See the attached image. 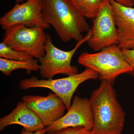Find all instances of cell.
Returning a JSON list of instances; mask_svg holds the SVG:
<instances>
[{
  "mask_svg": "<svg viewBox=\"0 0 134 134\" xmlns=\"http://www.w3.org/2000/svg\"><path fill=\"white\" fill-rule=\"evenodd\" d=\"M93 116L91 134H121L126 113L117 99L113 84L103 80L90 99Z\"/></svg>",
  "mask_w": 134,
  "mask_h": 134,
  "instance_id": "1",
  "label": "cell"
},
{
  "mask_svg": "<svg viewBox=\"0 0 134 134\" xmlns=\"http://www.w3.org/2000/svg\"><path fill=\"white\" fill-rule=\"evenodd\" d=\"M44 19L63 42H77L90 30L88 23L71 0H42Z\"/></svg>",
  "mask_w": 134,
  "mask_h": 134,
  "instance_id": "2",
  "label": "cell"
},
{
  "mask_svg": "<svg viewBox=\"0 0 134 134\" xmlns=\"http://www.w3.org/2000/svg\"><path fill=\"white\" fill-rule=\"evenodd\" d=\"M78 62L97 72L100 81L105 80L113 84L117 77L129 74L132 70L122 49L117 45L110 46L95 53H82L78 58Z\"/></svg>",
  "mask_w": 134,
  "mask_h": 134,
  "instance_id": "3",
  "label": "cell"
},
{
  "mask_svg": "<svg viewBox=\"0 0 134 134\" xmlns=\"http://www.w3.org/2000/svg\"><path fill=\"white\" fill-rule=\"evenodd\" d=\"M91 29L81 41L77 43L74 48L69 51L59 49L53 44L50 35L47 34L45 42V54L39 59L40 63L39 74L46 79H53L56 75H72L79 73L78 68L72 66L71 60L77 50L91 37Z\"/></svg>",
  "mask_w": 134,
  "mask_h": 134,
  "instance_id": "4",
  "label": "cell"
},
{
  "mask_svg": "<svg viewBox=\"0 0 134 134\" xmlns=\"http://www.w3.org/2000/svg\"><path fill=\"white\" fill-rule=\"evenodd\" d=\"M98 78L97 72L91 69L86 68L81 73L60 79L40 80L33 76L22 79L19 82V86L24 90L37 88L49 89L62 100L68 110L72 104V97L77 87L86 81Z\"/></svg>",
  "mask_w": 134,
  "mask_h": 134,
  "instance_id": "5",
  "label": "cell"
},
{
  "mask_svg": "<svg viewBox=\"0 0 134 134\" xmlns=\"http://www.w3.org/2000/svg\"><path fill=\"white\" fill-rule=\"evenodd\" d=\"M46 38L44 29L17 25L5 30L2 42L15 50L39 59L45 54Z\"/></svg>",
  "mask_w": 134,
  "mask_h": 134,
  "instance_id": "6",
  "label": "cell"
},
{
  "mask_svg": "<svg viewBox=\"0 0 134 134\" xmlns=\"http://www.w3.org/2000/svg\"><path fill=\"white\" fill-rule=\"evenodd\" d=\"M91 29V37L86 42L94 52L118 44V32L109 0L105 1L97 16L93 19Z\"/></svg>",
  "mask_w": 134,
  "mask_h": 134,
  "instance_id": "7",
  "label": "cell"
},
{
  "mask_svg": "<svg viewBox=\"0 0 134 134\" xmlns=\"http://www.w3.org/2000/svg\"><path fill=\"white\" fill-rule=\"evenodd\" d=\"M43 8L42 0H28L21 4H16L1 18L0 25L5 31L17 25L44 30L49 29L50 25L43 18Z\"/></svg>",
  "mask_w": 134,
  "mask_h": 134,
  "instance_id": "8",
  "label": "cell"
},
{
  "mask_svg": "<svg viewBox=\"0 0 134 134\" xmlns=\"http://www.w3.org/2000/svg\"><path fill=\"white\" fill-rule=\"evenodd\" d=\"M22 100L38 116L46 127L62 117L67 109L62 100L52 92L46 97L27 95Z\"/></svg>",
  "mask_w": 134,
  "mask_h": 134,
  "instance_id": "9",
  "label": "cell"
},
{
  "mask_svg": "<svg viewBox=\"0 0 134 134\" xmlns=\"http://www.w3.org/2000/svg\"><path fill=\"white\" fill-rule=\"evenodd\" d=\"M93 125V116L90 100L76 96L68 112L46 129L47 133L66 128L79 126H83L92 130Z\"/></svg>",
  "mask_w": 134,
  "mask_h": 134,
  "instance_id": "10",
  "label": "cell"
},
{
  "mask_svg": "<svg viewBox=\"0 0 134 134\" xmlns=\"http://www.w3.org/2000/svg\"><path fill=\"white\" fill-rule=\"evenodd\" d=\"M109 1L118 32L117 45L123 50L134 49V8L122 6L113 0Z\"/></svg>",
  "mask_w": 134,
  "mask_h": 134,
  "instance_id": "11",
  "label": "cell"
},
{
  "mask_svg": "<svg viewBox=\"0 0 134 134\" xmlns=\"http://www.w3.org/2000/svg\"><path fill=\"white\" fill-rule=\"evenodd\" d=\"M21 125L28 132H34L46 128L40 118L28 108L23 101L18 103L16 107L8 115L0 119V130L12 125Z\"/></svg>",
  "mask_w": 134,
  "mask_h": 134,
  "instance_id": "12",
  "label": "cell"
},
{
  "mask_svg": "<svg viewBox=\"0 0 134 134\" xmlns=\"http://www.w3.org/2000/svg\"><path fill=\"white\" fill-rule=\"evenodd\" d=\"M37 59L27 61L16 60L0 58V70L4 75H11L12 72L16 70H26L27 72H37L39 70L40 65Z\"/></svg>",
  "mask_w": 134,
  "mask_h": 134,
  "instance_id": "13",
  "label": "cell"
},
{
  "mask_svg": "<svg viewBox=\"0 0 134 134\" xmlns=\"http://www.w3.org/2000/svg\"><path fill=\"white\" fill-rule=\"evenodd\" d=\"M105 0H71L75 7L85 18L97 17Z\"/></svg>",
  "mask_w": 134,
  "mask_h": 134,
  "instance_id": "14",
  "label": "cell"
},
{
  "mask_svg": "<svg viewBox=\"0 0 134 134\" xmlns=\"http://www.w3.org/2000/svg\"><path fill=\"white\" fill-rule=\"evenodd\" d=\"M0 58L21 61L29 60L34 59L28 54L15 50L2 42L0 43Z\"/></svg>",
  "mask_w": 134,
  "mask_h": 134,
  "instance_id": "15",
  "label": "cell"
},
{
  "mask_svg": "<svg viewBox=\"0 0 134 134\" xmlns=\"http://www.w3.org/2000/svg\"><path fill=\"white\" fill-rule=\"evenodd\" d=\"M46 134H91V130L83 126L70 127L55 132H48Z\"/></svg>",
  "mask_w": 134,
  "mask_h": 134,
  "instance_id": "16",
  "label": "cell"
},
{
  "mask_svg": "<svg viewBox=\"0 0 134 134\" xmlns=\"http://www.w3.org/2000/svg\"><path fill=\"white\" fill-rule=\"evenodd\" d=\"M125 59L131 67L132 70L129 73L134 77V49L123 50L122 49Z\"/></svg>",
  "mask_w": 134,
  "mask_h": 134,
  "instance_id": "17",
  "label": "cell"
},
{
  "mask_svg": "<svg viewBox=\"0 0 134 134\" xmlns=\"http://www.w3.org/2000/svg\"><path fill=\"white\" fill-rule=\"evenodd\" d=\"M117 3L125 7H133L134 2L133 0H113Z\"/></svg>",
  "mask_w": 134,
  "mask_h": 134,
  "instance_id": "18",
  "label": "cell"
},
{
  "mask_svg": "<svg viewBox=\"0 0 134 134\" xmlns=\"http://www.w3.org/2000/svg\"><path fill=\"white\" fill-rule=\"evenodd\" d=\"M46 133L47 130L46 128L40 130L37 132H28L26 131L24 129H23L21 134H45Z\"/></svg>",
  "mask_w": 134,
  "mask_h": 134,
  "instance_id": "19",
  "label": "cell"
},
{
  "mask_svg": "<svg viewBox=\"0 0 134 134\" xmlns=\"http://www.w3.org/2000/svg\"><path fill=\"white\" fill-rule=\"evenodd\" d=\"M28 0H15L16 2V4H20V3L24 2Z\"/></svg>",
  "mask_w": 134,
  "mask_h": 134,
  "instance_id": "20",
  "label": "cell"
},
{
  "mask_svg": "<svg viewBox=\"0 0 134 134\" xmlns=\"http://www.w3.org/2000/svg\"><path fill=\"white\" fill-rule=\"evenodd\" d=\"M133 1L134 2V0H133Z\"/></svg>",
  "mask_w": 134,
  "mask_h": 134,
  "instance_id": "21",
  "label": "cell"
}]
</instances>
